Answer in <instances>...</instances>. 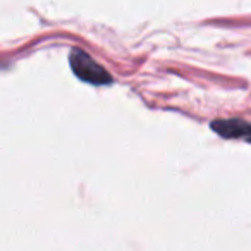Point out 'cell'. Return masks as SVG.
Here are the masks:
<instances>
[{"mask_svg": "<svg viewBox=\"0 0 251 251\" xmlns=\"http://www.w3.org/2000/svg\"><path fill=\"white\" fill-rule=\"evenodd\" d=\"M71 67H73V73L76 74L79 79L86 81L90 84H110L112 76L100 66L97 64L86 52L79 49L71 50L69 57Z\"/></svg>", "mask_w": 251, "mask_h": 251, "instance_id": "1", "label": "cell"}, {"mask_svg": "<svg viewBox=\"0 0 251 251\" xmlns=\"http://www.w3.org/2000/svg\"><path fill=\"white\" fill-rule=\"evenodd\" d=\"M212 129L217 134L227 140H243L251 143V124L241 119H222V121H213Z\"/></svg>", "mask_w": 251, "mask_h": 251, "instance_id": "2", "label": "cell"}]
</instances>
